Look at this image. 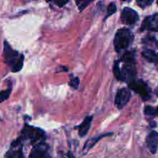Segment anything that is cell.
Here are the masks:
<instances>
[{"mask_svg": "<svg viewBox=\"0 0 158 158\" xmlns=\"http://www.w3.org/2000/svg\"><path fill=\"white\" fill-rule=\"evenodd\" d=\"M142 43L158 48V40L153 35H147L142 40Z\"/></svg>", "mask_w": 158, "mask_h": 158, "instance_id": "obj_16", "label": "cell"}, {"mask_svg": "<svg viewBox=\"0 0 158 158\" xmlns=\"http://www.w3.org/2000/svg\"><path fill=\"white\" fill-rule=\"evenodd\" d=\"M142 56L149 63H158V53L150 49H144L142 51Z\"/></svg>", "mask_w": 158, "mask_h": 158, "instance_id": "obj_13", "label": "cell"}, {"mask_svg": "<svg viewBox=\"0 0 158 158\" xmlns=\"http://www.w3.org/2000/svg\"><path fill=\"white\" fill-rule=\"evenodd\" d=\"M146 143L148 148L151 154H156L158 148V133L155 131H152L148 135L146 138Z\"/></svg>", "mask_w": 158, "mask_h": 158, "instance_id": "obj_11", "label": "cell"}, {"mask_svg": "<svg viewBox=\"0 0 158 158\" xmlns=\"http://www.w3.org/2000/svg\"><path fill=\"white\" fill-rule=\"evenodd\" d=\"M117 5L114 2L110 3L109 6L107 7V14H106V17H105V20L108 18L109 16H111L112 15H114L116 12H117Z\"/></svg>", "mask_w": 158, "mask_h": 158, "instance_id": "obj_18", "label": "cell"}, {"mask_svg": "<svg viewBox=\"0 0 158 158\" xmlns=\"http://www.w3.org/2000/svg\"><path fill=\"white\" fill-rule=\"evenodd\" d=\"M128 86L131 89L138 94L143 101H148L152 97L151 89L148 84L142 80H134L128 83Z\"/></svg>", "mask_w": 158, "mask_h": 158, "instance_id": "obj_5", "label": "cell"}, {"mask_svg": "<svg viewBox=\"0 0 158 158\" xmlns=\"http://www.w3.org/2000/svg\"><path fill=\"white\" fill-rule=\"evenodd\" d=\"M153 2H154L153 0H138V1H137V4L142 9L150 6Z\"/></svg>", "mask_w": 158, "mask_h": 158, "instance_id": "obj_21", "label": "cell"}, {"mask_svg": "<svg viewBox=\"0 0 158 158\" xmlns=\"http://www.w3.org/2000/svg\"><path fill=\"white\" fill-rule=\"evenodd\" d=\"M143 113L146 116L150 117H158V106L154 107L151 106H146L143 110Z\"/></svg>", "mask_w": 158, "mask_h": 158, "instance_id": "obj_17", "label": "cell"}, {"mask_svg": "<svg viewBox=\"0 0 158 158\" xmlns=\"http://www.w3.org/2000/svg\"><path fill=\"white\" fill-rule=\"evenodd\" d=\"M69 85L74 89H77L80 85V80L78 77H74L73 76H70V81H69Z\"/></svg>", "mask_w": 158, "mask_h": 158, "instance_id": "obj_20", "label": "cell"}, {"mask_svg": "<svg viewBox=\"0 0 158 158\" xmlns=\"http://www.w3.org/2000/svg\"><path fill=\"white\" fill-rule=\"evenodd\" d=\"M90 2V1H76V3H77L78 9H80V12H82Z\"/></svg>", "mask_w": 158, "mask_h": 158, "instance_id": "obj_22", "label": "cell"}, {"mask_svg": "<svg viewBox=\"0 0 158 158\" xmlns=\"http://www.w3.org/2000/svg\"><path fill=\"white\" fill-rule=\"evenodd\" d=\"M3 56L5 63L9 66L12 72L17 73L21 70L23 66L24 56L12 49L6 41L4 42Z\"/></svg>", "mask_w": 158, "mask_h": 158, "instance_id": "obj_1", "label": "cell"}, {"mask_svg": "<svg viewBox=\"0 0 158 158\" xmlns=\"http://www.w3.org/2000/svg\"><path fill=\"white\" fill-rule=\"evenodd\" d=\"M11 91H12V88L9 87L6 90H2L0 92V103H2L3 101H5V100L9 98V96H10Z\"/></svg>", "mask_w": 158, "mask_h": 158, "instance_id": "obj_19", "label": "cell"}, {"mask_svg": "<svg viewBox=\"0 0 158 158\" xmlns=\"http://www.w3.org/2000/svg\"><path fill=\"white\" fill-rule=\"evenodd\" d=\"M131 92L127 88H121L119 89L115 97V105L119 110L126 106L131 98Z\"/></svg>", "mask_w": 158, "mask_h": 158, "instance_id": "obj_7", "label": "cell"}, {"mask_svg": "<svg viewBox=\"0 0 158 158\" xmlns=\"http://www.w3.org/2000/svg\"><path fill=\"white\" fill-rule=\"evenodd\" d=\"M29 158H50L49 153V146L45 143L34 146L31 151Z\"/></svg>", "mask_w": 158, "mask_h": 158, "instance_id": "obj_10", "label": "cell"}, {"mask_svg": "<svg viewBox=\"0 0 158 158\" xmlns=\"http://www.w3.org/2000/svg\"><path fill=\"white\" fill-rule=\"evenodd\" d=\"M114 77L120 81L131 83L135 80L137 69H136L135 63H123V66H120L118 60H116L114 63Z\"/></svg>", "mask_w": 158, "mask_h": 158, "instance_id": "obj_2", "label": "cell"}, {"mask_svg": "<svg viewBox=\"0 0 158 158\" xmlns=\"http://www.w3.org/2000/svg\"><path fill=\"white\" fill-rule=\"evenodd\" d=\"M155 94H156V95H157V97H158V87L157 88V89H156V90H155Z\"/></svg>", "mask_w": 158, "mask_h": 158, "instance_id": "obj_25", "label": "cell"}, {"mask_svg": "<svg viewBox=\"0 0 158 158\" xmlns=\"http://www.w3.org/2000/svg\"><path fill=\"white\" fill-rule=\"evenodd\" d=\"M157 4H158V1H157Z\"/></svg>", "mask_w": 158, "mask_h": 158, "instance_id": "obj_26", "label": "cell"}, {"mask_svg": "<svg viewBox=\"0 0 158 158\" xmlns=\"http://www.w3.org/2000/svg\"><path fill=\"white\" fill-rule=\"evenodd\" d=\"M66 158H74V156L71 152H68L67 155H66Z\"/></svg>", "mask_w": 158, "mask_h": 158, "instance_id": "obj_24", "label": "cell"}, {"mask_svg": "<svg viewBox=\"0 0 158 158\" xmlns=\"http://www.w3.org/2000/svg\"><path fill=\"white\" fill-rule=\"evenodd\" d=\"M119 61L126 63H136L135 50L132 49V50L126 51L123 54V56H122V57L120 58V60Z\"/></svg>", "mask_w": 158, "mask_h": 158, "instance_id": "obj_15", "label": "cell"}, {"mask_svg": "<svg viewBox=\"0 0 158 158\" xmlns=\"http://www.w3.org/2000/svg\"><path fill=\"white\" fill-rule=\"evenodd\" d=\"M53 2L55 3V4L58 5V6H60V7H63V6H64V5H66V3L68 2V1H66V2H57V1H55V2Z\"/></svg>", "mask_w": 158, "mask_h": 158, "instance_id": "obj_23", "label": "cell"}, {"mask_svg": "<svg viewBox=\"0 0 158 158\" xmlns=\"http://www.w3.org/2000/svg\"><path fill=\"white\" fill-rule=\"evenodd\" d=\"M19 137L23 140V141L29 140L31 144L35 146L40 143H45L44 141L46 138V136L43 130L26 123L24 127L22 130L21 136Z\"/></svg>", "mask_w": 158, "mask_h": 158, "instance_id": "obj_3", "label": "cell"}, {"mask_svg": "<svg viewBox=\"0 0 158 158\" xmlns=\"http://www.w3.org/2000/svg\"><path fill=\"white\" fill-rule=\"evenodd\" d=\"M23 141L20 137L11 143L10 149L6 153L5 158H25L23 151Z\"/></svg>", "mask_w": 158, "mask_h": 158, "instance_id": "obj_6", "label": "cell"}, {"mask_svg": "<svg viewBox=\"0 0 158 158\" xmlns=\"http://www.w3.org/2000/svg\"><path fill=\"white\" fill-rule=\"evenodd\" d=\"M93 118H94L93 116H87V117L83 120V121L82 122L81 124L76 127V128H78L79 135L81 137H83L84 136H86V134H87L88 131H89V128H90Z\"/></svg>", "mask_w": 158, "mask_h": 158, "instance_id": "obj_12", "label": "cell"}, {"mask_svg": "<svg viewBox=\"0 0 158 158\" xmlns=\"http://www.w3.org/2000/svg\"><path fill=\"white\" fill-rule=\"evenodd\" d=\"M134 40L133 32L127 28H122L118 29L114 37V48L117 52L126 49L131 46Z\"/></svg>", "mask_w": 158, "mask_h": 158, "instance_id": "obj_4", "label": "cell"}, {"mask_svg": "<svg viewBox=\"0 0 158 158\" xmlns=\"http://www.w3.org/2000/svg\"><path fill=\"white\" fill-rule=\"evenodd\" d=\"M139 20V15L135 10L125 7L121 13V21L125 25H134Z\"/></svg>", "mask_w": 158, "mask_h": 158, "instance_id": "obj_8", "label": "cell"}, {"mask_svg": "<svg viewBox=\"0 0 158 158\" xmlns=\"http://www.w3.org/2000/svg\"><path fill=\"white\" fill-rule=\"evenodd\" d=\"M157 66H158V63H157Z\"/></svg>", "mask_w": 158, "mask_h": 158, "instance_id": "obj_27", "label": "cell"}, {"mask_svg": "<svg viewBox=\"0 0 158 158\" xmlns=\"http://www.w3.org/2000/svg\"><path fill=\"white\" fill-rule=\"evenodd\" d=\"M112 134L113 133H107V134H101V135L96 136V137H92V138H90L89 140H88L87 141H86V143H85L84 148H83V151H88L89 150H90L91 148L96 144V143H98L99 140H101V139L103 138V137H107V136L109 135H112Z\"/></svg>", "mask_w": 158, "mask_h": 158, "instance_id": "obj_14", "label": "cell"}, {"mask_svg": "<svg viewBox=\"0 0 158 158\" xmlns=\"http://www.w3.org/2000/svg\"><path fill=\"white\" fill-rule=\"evenodd\" d=\"M140 30H149L152 31V32H158V13H154L153 15L146 17L142 23Z\"/></svg>", "mask_w": 158, "mask_h": 158, "instance_id": "obj_9", "label": "cell"}]
</instances>
